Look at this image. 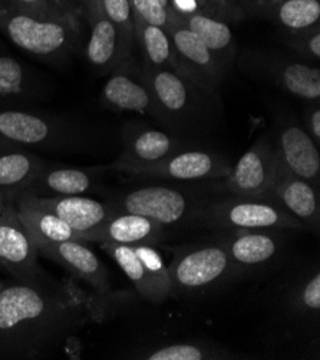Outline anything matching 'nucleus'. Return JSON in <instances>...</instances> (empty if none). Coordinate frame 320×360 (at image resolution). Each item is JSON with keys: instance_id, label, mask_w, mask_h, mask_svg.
Instances as JSON below:
<instances>
[{"instance_id": "obj_6", "label": "nucleus", "mask_w": 320, "mask_h": 360, "mask_svg": "<svg viewBox=\"0 0 320 360\" xmlns=\"http://www.w3.org/2000/svg\"><path fill=\"white\" fill-rule=\"evenodd\" d=\"M197 226L220 233L248 230L305 231L300 223L267 197L216 195L200 212Z\"/></svg>"}, {"instance_id": "obj_20", "label": "nucleus", "mask_w": 320, "mask_h": 360, "mask_svg": "<svg viewBox=\"0 0 320 360\" xmlns=\"http://www.w3.org/2000/svg\"><path fill=\"white\" fill-rule=\"evenodd\" d=\"M167 227L134 212H114L102 224L79 233V241L118 245H157L164 241Z\"/></svg>"}, {"instance_id": "obj_34", "label": "nucleus", "mask_w": 320, "mask_h": 360, "mask_svg": "<svg viewBox=\"0 0 320 360\" xmlns=\"http://www.w3.org/2000/svg\"><path fill=\"white\" fill-rule=\"evenodd\" d=\"M102 13L117 25L129 39L135 41L134 9L131 0H101Z\"/></svg>"}, {"instance_id": "obj_32", "label": "nucleus", "mask_w": 320, "mask_h": 360, "mask_svg": "<svg viewBox=\"0 0 320 360\" xmlns=\"http://www.w3.org/2000/svg\"><path fill=\"white\" fill-rule=\"evenodd\" d=\"M11 6L39 18H84L78 0H11Z\"/></svg>"}, {"instance_id": "obj_27", "label": "nucleus", "mask_w": 320, "mask_h": 360, "mask_svg": "<svg viewBox=\"0 0 320 360\" xmlns=\"http://www.w3.org/2000/svg\"><path fill=\"white\" fill-rule=\"evenodd\" d=\"M134 25L135 44H138L141 48L144 63L153 68L171 70L174 74L186 78V72L179 60V56L175 53L172 41L167 30L147 23L136 13H134Z\"/></svg>"}, {"instance_id": "obj_36", "label": "nucleus", "mask_w": 320, "mask_h": 360, "mask_svg": "<svg viewBox=\"0 0 320 360\" xmlns=\"http://www.w3.org/2000/svg\"><path fill=\"white\" fill-rule=\"evenodd\" d=\"M243 2L244 0H211V5L217 19L234 23L247 19Z\"/></svg>"}, {"instance_id": "obj_33", "label": "nucleus", "mask_w": 320, "mask_h": 360, "mask_svg": "<svg viewBox=\"0 0 320 360\" xmlns=\"http://www.w3.org/2000/svg\"><path fill=\"white\" fill-rule=\"evenodd\" d=\"M283 42L295 56L307 63L319 66L320 25L299 32H283Z\"/></svg>"}, {"instance_id": "obj_3", "label": "nucleus", "mask_w": 320, "mask_h": 360, "mask_svg": "<svg viewBox=\"0 0 320 360\" xmlns=\"http://www.w3.org/2000/svg\"><path fill=\"white\" fill-rule=\"evenodd\" d=\"M208 181L147 184L113 195L108 202L114 212H134L164 227L197 226L205 204L215 198Z\"/></svg>"}, {"instance_id": "obj_5", "label": "nucleus", "mask_w": 320, "mask_h": 360, "mask_svg": "<svg viewBox=\"0 0 320 360\" xmlns=\"http://www.w3.org/2000/svg\"><path fill=\"white\" fill-rule=\"evenodd\" d=\"M168 271L171 297L207 293L233 278H240L223 233L207 241L177 248Z\"/></svg>"}, {"instance_id": "obj_23", "label": "nucleus", "mask_w": 320, "mask_h": 360, "mask_svg": "<svg viewBox=\"0 0 320 360\" xmlns=\"http://www.w3.org/2000/svg\"><path fill=\"white\" fill-rule=\"evenodd\" d=\"M88 23L91 25V34L85 48L87 60L98 75H110L131 58L135 41L129 39L103 13Z\"/></svg>"}, {"instance_id": "obj_40", "label": "nucleus", "mask_w": 320, "mask_h": 360, "mask_svg": "<svg viewBox=\"0 0 320 360\" xmlns=\"http://www.w3.org/2000/svg\"><path fill=\"white\" fill-rule=\"evenodd\" d=\"M5 204H6V198H5V195L2 194V191H0V212L4 211V207H5Z\"/></svg>"}, {"instance_id": "obj_10", "label": "nucleus", "mask_w": 320, "mask_h": 360, "mask_svg": "<svg viewBox=\"0 0 320 360\" xmlns=\"http://www.w3.org/2000/svg\"><path fill=\"white\" fill-rule=\"evenodd\" d=\"M276 165L271 138L263 135L240 157L226 178L212 179L208 184L217 195L264 197L273 183Z\"/></svg>"}, {"instance_id": "obj_1", "label": "nucleus", "mask_w": 320, "mask_h": 360, "mask_svg": "<svg viewBox=\"0 0 320 360\" xmlns=\"http://www.w3.org/2000/svg\"><path fill=\"white\" fill-rule=\"evenodd\" d=\"M111 303L113 296L91 295L72 277L13 280L0 289V359L46 356L88 323L105 320Z\"/></svg>"}, {"instance_id": "obj_29", "label": "nucleus", "mask_w": 320, "mask_h": 360, "mask_svg": "<svg viewBox=\"0 0 320 360\" xmlns=\"http://www.w3.org/2000/svg\"><path fill=\"white\" fill-rule=\"evenodd\" d=\"M19 220L32 236L33 241L59 243L69 240H79V233L68 226L58 215L34 207L20 198L13 200Z\"/></svg>"}, {"instance_id": "obj_37", "label": "nucleus", "mask_w": 320, "mask_h": 360, "mask_svg": "<svg viewBox=\"0 0 320 360\" xmlns=\"http://www.w3.org/2000/svg\"><path fill=\"white\" fill-rule=\"evenodd\" d=\"M303 128L319 147L320 146V99L306 102V106L303 110Z\"/></svg>"}, {"instance_id": "obj_22", "label": "nucleus", "mask_w": 320, "mask_h": 360, "mask_svg": "<svg viewBox=\"0 0 320 360\" xmlns=\"http://www.w3.org/2000/svg\"><path fill=\"white\" fill-rule=\"evenodd\" d=\"M110 171L108 167L75 168L46 161L41 171L20 195L30 197H69L85 195L98 186L101 176ZM19 195V197H20ZM18 198V197H16ZM15 198V200H16Z\"/></svg>"}, {"instance_id": "obj_38", "label": "nucleus", "mask_w": 320, "mask_h": 360, "mask_svg": "<svg viewBox=\"0 0 320 360\" xmlns=\"http://www.w3.org/2000/svg\"><path fill=\"white\" fill-rule=\"evenodd\" d=\"M78 4L82 11V16L91 22L94 18L102 13L101 0H78Z\"/></svg>"}, {"instance_id": "obj_15", "label": "nucleus", "mask_w": 320, "mask_h": 360, "mask_svg": "<svg viewBox=\"0 0 320 360\" xmlns=\"http://www.w3.org/2000/svg\"><path fill=\"white\" fill-rule=\"evenodd\" d=\"M34 244L38 247L39 256L60 266L72 278L87 283L94 295L101 297L113 296L108 269L87 243L69 240L59 243L34 241Z\"/></svg>"}, {"instance_id": "obj_39", "label": "nucleus", "mask_w": 320, "mask_h": 360, "mask_svg": "<svg viewBox=\"0 0 320 360\" xmlns=\"http://www.w3.org/2000/svg\"><path fill=\"white\" fill-rule=\"evenodd\" d=\"M11 8V0H0V22H2L4 16L8 13Z\"/></svg>"}, {"instance_id": "obj_35", "label": "nucleus", "mask_w": 320, "mask_h": 360, "mask_svg": "<svg viewBox=\"0 0 320 360\" xmlns=\"http://www.w3.org/2000/svg\"><path fill=\"white\" fill-rule=\"evenodd\" d=\"M134 13L147 23L165 29L168 25L169 11L165 9L158 0H131Z\"/></svg>"}, {"instance_id": "obj_18", "label": "nucleus", "mask_w": 320, "mask_h": 360, "mask_svg": "<svg viewBox=\"0 0 320 360\" xmlns=\"http://www.w3.org/2000/svg\"><path fill=\"white\" fill-rule=\"evenodd\" d=\"M101 102L111 111L157 118L153 92L142 75L141 66L132 60V56L111 72L101 91Z\"/></svg>"}, {"instance_id": "obj_42", "label": "nucleus", "mask_w": 320, "mask_h": 360, "mask_svg": "<svg viewBox=\"0 0 320 360\" xmlns=\"http://www.w3.org/2000/svg\"><path fill=\"white\" fill-rule=\"evenodd\" d=\"M0 269H2V267H0Z\"/></svg>"}, {"instance_id": "obj_9", "label": "nucleus", "mask_w": 320, "mask_h": 360, "mask_svg": "<svg viewBox=\"0 0 320 360\" xmlns=\"http://www.w3.org/2000/svg\"><path fill=\"white\" fill-rule=\"evenodd\" d=\"M101 245L124 271L142 299L160 304L171 297L172 285L168 266L155 245Z\"/></svg>"}, {"instance_id": "obj_4", "label": "nucleus", "mask_w": 320, "mask_h": 360, "mask_svg": "<svg viewBox=\"0 0 320 360\" xmlns=\"http://www.w3.org/2000/svg\"><path fill=\"white\" fill-rule=\"evenodd\" d=\"M0 32L30 56L60 65L79 48L81 19L39 18L11 8L0 22Z\"/></svg>"}, {"instance_id": "obj_8", "label": "nucleus", "mask_w": 320, "mask_h": 360, "mask_svg": "<svg viewBox=\"0 0 320 360\" xmlns=\"http://www.w3.org/2000/svg\"><path fill=\"white\" fill-rule=\"evenodd\" d=\"M241 72L273 84L305 102L320 99V69L295 55L245 49L238 59Z\"/></svg>"}, {"instance_id": "obj_14", "label": "nucleus", "mask_w": 320, "mask_h": 360, "mask_svg": "<svg viewBox=\"0 0 320 360\" xmlns=\"http://www.w3.org/2000/svg\"><path fill=\"white\" fill-rule=\"evenodd\" d=\"M165 30L186 72V78L207 91L217 92L227 75L207 45L186 26L183 18L172 11H169Z\"/></svg>"}, {"instance_id": "obj_17", "label": "nucleus", "mask_w": 320, "mask_h": 360, "mask_svg": "<svg viewBox=\"0 0 320 360\" xmlns=\"http://www.w3.org/2000/svg\"><path fill=\"white\" fill-rule=\"evenodd\" d=\"M290 230H248L223 233L233 264L240 277L277 264L284 255Z\"/></svg>"}, {"instance_id": "obj_31", "label": "nucleus", "mask_w": 320, "mask_h": 360, "mask_svg": "<svg viewBox=\"0 0 320 360\" xmlns=\"http://www.w3.org/2000/svg\"><path fill=\"white\" fill-rule=\"evenodd\" d=\"M289 309L293 314L306 321H314L320 314V273L316 267L313 273L302 277L289 293Z\"/></svg>"}, {"instance_id": "obj_21", "label": "nucleus", "mask_w": 320, "mask_h": 360, "mask_svg": "<svg viewBox=\"0 0 320 360\" xmlns=\"http://www.w3.org/2000/svg\"><path fill=\"white\" fill-rule=\"evenodd\" d=\"M49 92L46 75L15 56L0 53V108H29Z\"/></svg>"}, {"instance_id": "obj_16", "label": "nucleus", "mask_w": 320, "mask_h": 360, "mask_svg": "<svg viewBox=\"0 0 320 360\" xmlns=\"http://www.w3.org/2000/svg\"><path fill=\"white\" fill-rule=\"evenodd\" d=\"M302 224L305 231L319 234L320 188L292 174L279 158L273 183L264 195Z\"/></svg>"}, {"instance_id": "obj_11", "label": "nucleus", "mask_w": 320, "mask_h": 360, "mask_svg": "<svg viewBox=\"0 0 320 360\" xmlns=\"http://www.w3.org/2000/svg\"><path fill=\"white\" fill-rule=\"evenodd\" d=\"M230 161L220 153L204 148H186L167 160L134 168L127 175L148 179H168L175 183H201L226 178L231 171Z\"/></svg>"}, {"instance_id": "obj_41", "label": "nucleus", "mask_w": 320, "mask_h": 360, "mask_svg": "<svg viewBox=\"0 0 320 360\" xmlns=\"http://www.w3.org/2000/svg\"><path fill=\"white\" fill-rule=\"evenodd\" d=\"M158 2H160L165 9L171 11V8H169V0H158Z\"/></svg>"}, {"instance_id": "obj_28", "label": "nucleus", "mask_w": 320, "mask_h": 360, "mask_svg": "<svg viewBox=\"0 0 320 360\" xmlns=\"http://www.w3.org/2000/svg\"><path fill=\"white\" fill-rule=\"evenodd\" d=\"M181 18L186 26L194 32L216 56L227 75L237 55L236 39L230 23L204 13H193Z\"/></svg>"}, {"instance_id": "obj_25", "label": "nucleus", "mask_w": 320, "mask_h": 360, "mask_svg": "<svg viewBox=\"0 0 320 360\" xmlns=\"http://www.w3.org/2000/svg\"><path fill=\"white\" fill-rule=\"evenodd\" d=\"M247 18L271 22L283 32H299L320 25L319 0H244Z\"/></svg>"}, {"instance_id": "obj_13", "label": "nucleus", "mask_w": 320, "mask_h": 360, "mask_svg": "<svg viewBox=\"0 0 320 360\" xmlns=\"http://www.w3.org/2000/svg\"><path fill=\"white\" fill-rule=\"evenodd\" d=\"M38 260L37 244L19 220L13 201H6L0 212V267L15 281H37L46 277Z\"/></svg>"}, {"instance_id": "obj_12", "label": "nucleus", "mask_w": 320, "mask_h": 360, "mask_svg": "<svg viewBox=\"0 0 320 360\" xmlns=\"http://www.w3.org/2000/svg\"><path fill=\"white\" fill-rule=\"evenodd\" d=\"M190 147H193V141L177 134L141 124H128L122 129V153L108 168L127 174L134 168L161 162Z\"/></svg>"}, {"instance_id": "obj_19", "label": "nucleus", "mask_w": 320, "mask_h": 360, "mask_svg": "<svg viewBox=\"0 0 320 360\" xmlns=\"http://www.w3.org/2000/svg\"><path fill=\"white\" fill-rule=\"evenodd\" d=\"M271 142L279 161L284 167L296 176L320 188L319 147L303 125L290 118L280 121L274 128Z\"/></svg>"}, {"instance_id": "obj_26", "label": "nucleus", "mask_w": 320, "mask_h": 360, "mask_svg": "<svg viewBox=\"0 0 320 360\" xmlns=\"http://www.w3.org/2000/svg\"><path fill=\"white\" fill-rule=\"evenodd\" d=\"M45 164L34 153L0 141V191L6 201L19 197Z\"/></svg>"}, {"instance_id": "obj_24", "label": "nucleus", "mask_w": 320, "mask_h": 360, "mask_svg": "<svg viewBox=\"0 0 320 360\" xmlns=\"http://www.w3.org/2000/svg\"><path fill=\"white\" fill-rule=\"evenodd\" d=\"M34 207L46 210L63 220L78 233H87L102 224L114 210L108 201H98L85 195L69 197H18ZM16 198V200H18Z\"/></svg>"}, {"instance_id": "obj_2", "label": "nucleus", "mask_w": 320, "mask_h": 360, "mask_svg": "<svg viewBox=\"0 0 320 360\" xmlns=\"http://www.w3.org/2000/svg\"><path fill=\"white\" fill-rule=\"evenodd\" d=\"M141 69L155 101V120L169 132L186 138V134H197L208 125L219 103L217 92L207 91L167 69L146 63Z\"/></svg>"}, {"instance_id": "obj_7", "label": "nucleus", "mask_w": 320, "mask_h": 360, "mask_svg": "<svg viewBox=\"0 0 320 360\" xmlns=\"http://www.w3.org/2000/svg\"><path fill=\"white\" fill-rule=\"evenodd\" d=\"M0 141L25 150L60 151L82 146V132L69 122L27 110L0 108Z\"/></svg>"}, {"instance_id": "obj_30", "label": "nucleus", "mask_w": 320, "mask_h": 360, "mask_svg": "<svg viewBox=\"0 0 320 360\" xmlns=\"http://www.w3.org/2000/svg\"><path fill=\"white\" fill-rule=\"evenodd\" d=\"M233 352L204 342L161 343L136 353V359L147 360H216L233 359Z\"/></svg>"}]
</instances>
